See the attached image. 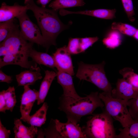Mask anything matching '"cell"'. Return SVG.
I'll list each match as a JSON object with an SVG mask.
<instances>
[{"instance_id":"21","label":"cell","mask_w":138,"mask_h":138,"mask_svg":"<svg viewBox=\"0 0 138 138\" xmlns=\"http://www.w3.org/2000/svg\"><path fill=\"white\" fill-rule=\"evenodd\" d=\"M114 30L110 32L102 41L103 44L110 49H114L118 47L122 42L120 33L116 30Z\"/></svg>"},{"instance_id":"18","label":"cell","mask_w":138,"mask_h":138,"mask_svg":"<svg viewBox=\"0 0 138 138\" xmlns=\"http://www.w3.org/2000/svg\"><path fill=\"white\" fill-rule=\"evenodd\" d=\"M29 57L37 64H42L51 68H56L53 56L47 53L38 52L32 49L30 52Z\"/></svg>"},{"instance_id":"11","label":"cell","mask_w":138,"mask_h":138,"mask_svg":"<svg viewBox=\"0 0 138 138\" xmlns=\"http://www.w3.org/2000/svg\"><path fill=\"white\" fill-rule=\"evenodd\" d=\"M111 96L114 98L129 100L138 96V89L123 78L119 79L116 88L112 89Z\"/></svg>"},{"instance_id":"29","label":"cell","mask_w":138,"mask_h":138,"mask_svg":"<svg viewBox=\"0 0 138 138\" xmlns=\"http://www.w3.org/2000/svg\"><path fill=\"white\" fill-rule=\"evenodd\" d=\"M121 1L129 20L132 22L134 21L135 20V18L134 17L135 13L132 0Z\"/></svg>"},{"instance_id":"25","label":"cell","mask_w":138,"mask_h":138,"mask_svg":"<svg viewBox=\"0 0 138 138\" xmlns=\"http://www.w3.org/2000/svg\"><path fill=\"white\" fill-rule=\"evenodd\" d=\"M111 28L118 30L123 34L132 36L137 30L135 27L130 25L120 22H113L111 25Z\"/></svg>"},{"instance_id":"1","label":"cell","mask_w":138,"mask_h":138,"mask_svg":"<svg viewBox=\"0 0 138 138\" xmlns=\"http://www.w3.org/2000/svg\"><path fill=\"white\" fill-rule=\"evenodd\" d=\"M19 26L15 23L6 38L0 43L7 49L6 60L10 65H19L30 70H39L37 64L28 60L33 43L28 42L24 38Z\"/></svg>"},{"instance_id":"26","label":"cell","mask_w":138,"mask_h":138,"mask_svg":"<svg viewBox=\"0 0 138 138\" xmlns=\"http://www.w3.org/2000/svg\"><path fill=\"white\" fill-rule=\"evenodd\" d=\"M14 19L0 23V42H2L6 38L13 28L14 24Z\"/></svg>"},{"instance_id":"14","label":"cell","mask_w":138,"mask_h":138,"mask_svg":"<svg viewBox=\"0 0 138 138\" xmlns=\"http://www.w3.org/2000/svg\"><path fill=\"white\" fill-rule=\"evenodd\" d=\"M116 12L115 9H98L91 10L72 12L62 9L59 10V13L61 16H64L70 14H77L90 16L100 18L112 19L116 17L115 14Z\"/></svg>"},{"instance_id":"30","label":"cell","mask_w":138,"mask_h":138,"mask_svg":"<svg viewBox=\"0 0 138 138\" xmlns=\"http://www.w3.org/2000/svg\"><path fill=\"white\" fill-rule=\"evenodd\" d=\"M10 134V131L7 130L2 124L0 121V138H8Z\"/></svg>"},{"instance_id":"22","label":"cell","mask_w":138,"mask_h":138,"mask_svg":"<svg viewBox=\"0 0 138 138\" xmlns=\"http://www.w3.org/2000/svg\"><path fill=\"white\" fill-rule=\"evenodd\" d=\"M119 134L116 135V138H135L138 137V121L135 120L123 129H119Z\"/></svg>"},{"instance_id":"28","label":"cell","mask_w":138,"mask_h":138,"mask_svg":"<svg viewBox=\"0 0 138 138\" xmlns=\"http://www.w3.org/2000/svg\"><path fill=\"white\" fill-rule=\"evenodd\" d=\"M129 111L133 119L138 121V96L128 101Z\"/></svg>"},{"instance_id":"24","label":"cell","mask_w":138,"mask_h":138,"mask_svg":"<svg viewBox=\"0 0 138 138\" xmlns=\"http://www.w3.org/2000/svg\"><path fill=\"white\" fill-rule=\"evenodd\" d=\"M2 91L5 100L7 109L12 112L16 102L15 88L14 86H10L6 90Z\"/></svg>"},{"instance_id":"6","label":"cell","mask_w":138,"mask_h":138,"mask_svg":"<svg viewBox=\"0 0 138 138\" xmlns=\"http://www.w3.org/2000/svg\"><path fill=\"white\" fill-rule=\"evenodd\" d=\"M99 95L104 103L105 111L123 128L134 121L127 108L128 100L113 98L111 94L103 92Z\"/></svg>"},{"instance_id":"23","label":"cell","mask_w":138,"mask_h":138,"mask_svg":"<svg viewBox=\"0 0 138 138\" xmlns=\"http://www.w3.org/2000/svg\"><path fill=\"white\" fill-rule=\"evenodd\" d=\"M119 72L123 79L138 89V74L134 72L133 69L130 67H125L120 70Z\"/></svg>"},{"instance_id":"27","label":"cell","mask_w":138,"mask_h":138,"mask_svg":"<svg viewBox=\"0 0 138 138\" xmlns=\"http://www.w3.org/2000/svg\"><path fill=\"white\" fill-rule=\"evenodd\" d=\"M80 38L69 39L67 48L71 54L75 55L82 53L80 43Z\"/></svg>"},{"instance_id":"17","label":"cell","mask_w":138,"mask_h":138,"mask_svg":"<svg viewBox=\"0 0 138 138\" xmlns=\"http://www.w3.org/2000/svg\"><path fill=\"white\" fill-rule=\"evenodd\" d=\"M40 71L25 70L16 75V77L18 86L33 85L37 80L42 78Z\"/></svg>"},{"instance_id":"34","label":"cell","mask_w":138,"mask_h":138,"mask_svg":"<svg viewBox=\"0 0 138 138\" xmlns=\"http://www.w3.org/2000/svg\"><path fill=\"white\" fill-rule=\"evenodd\" d=\"M133 37L135 39L138 40V29H137Z\"/></svg>"},{"instance_id":"33","label":"cell","mask_w":138,"mask_h":138,"mask_svg":"<svg viewBox=\"0 0 138 138\" xmlns=\"http://www.w3.org/2000/svg\"><path fill=\"white\" fill-rule=\"evenodd\" d=\"M51 0H37V3L38 4H40L41 7H45L46 5Z\"/></svg>"},{"instance_id":"10","label":"cell","mask_w":138,"mask_h":138,"mask_svg":"<svg viewBox=\"0 0 138 138\" xmlns=\"http://www.w3.org/2000/svg\"><path fill=\"white\" fill-rule=\"evenodd\" d=\"M71 54L66 45L58 48L53 53L57 70H60L74 75V72Z\"/></svg>"},{"instance_id":"4","label":"cell","mask_w":138,"mask_h":138,"mask_svg":"<svg viewBox=\"0 0 138 138\" xmlns=\"http://www.w3.org/2000/svg\"><path fill=\"white\" fill-rule=\"evenodd\" d=\"M105 62L95 64L78 63L76 76L80 80L90 82L103 92L111 95V85L106 76L104 70Z\"/></svg>"},{"instance_id":"31","label":"cell","mask_w":138,"mask_h":138,"mask_svg":"<svg viewBox=\"0 0 138 138\" xmlns=\"http://www.w3.org/2000/svg\"><path fill=\"white\" fill-rule=\"evenodd\" d=\"M12 77L5 74L2 70H0V82L10 83L12 81Z\"/></svg>"},{"instance_id":"2","label":"cell","mask_w":138,"mask_h":138,"mask_svg":"<svg viewBox=\"0 0 138 138\" xmlns=\"http://www.w3.org/2000/svg\"><path fill=\"white\" fill-rule=\"evenodd\" d=\"M24 4L28 10H31L37 21L41 33L49 46L55 45L58 35L67 29L70 24H64L59 19L58 10L49 9L37 5L33 0H25Z\"/></svg>"},{"instance_id":"16","label":"cell","mask_w":138,"mask_h":138,"mask_svg":"<svg viewBox=\"0 0 138 138\" xmlns=\"http://www.w3.org/2000/svg\"><path fill=\"white\" fill-rule=\"evenodd\" d=\"M45 75L40 85L37 104L39 105L43 102L48 94L51 85L57 76V73L48 70L45 71Z\"/></svg>"},{"instance_id":"8","label":"cell","mask_w":138,"mask_h":138,"mask_svg":"<svg viewBox=\"0 0 138 138\" xmlns=\"http://www.w3.org/2000/svg\"><path fill=\"white\" fill-rule=\"evenodd\" d=\"M24 89L21 98L20 111L21 117L20 119L27 122L34 103L38 99L39 91L34 89H31L28 85L24 86Z\"/></svg>"},{"instance_id":"19","label":"cell","mask_w":138,"mask_h":138,"mask_svg":"<svg viewBox=\"0 0 138 138\" xmlns=\"http://www.w3.org/2000/svg\"><path fill=\"white\" fill-rule=\"evenodd\" d=\"M48 106L44 102L41 107L32 115L30 116L27 123L31 125L41 127L44 124L46 120V114Z\"/></svg>"},{"instance_id":"20","label":"cell","mask_w":138,"mask_h":138,"mask_svg":"<svg viewBox=\"0 0 138 138\" xmlns=\"http://www.w3.org/2000/svg\"><path fill=\"white\" fill-rule=\"evenodd\" d=\"M84 0H54L49 4V7L55 10L64 8L84 6Z\"/></svg>"},{"instance_id":"7","label":"cell","mask_w":138,"mask_h":138,"mask_svg":"<svg viewBox=\"0 0 138 138\" xmlns=\"http://www.w3.org/2000/svg\"><path fill=\"white\" fill-rule=\"evenodd\" d=\"M26 12L16 17L19 21L22 36L26 40L45 48L47 51L50 47L43 36L39 26L31 20Z\"/></svg>"},{"instance_id":"13","label":"cell","mask_w":138,"mask_h":138,"mask_svg":"<svg viewBox=\"0 0 138 138\" xmlns=\"http://www.w3.org/2000/svg\"><path fill=\"white\" fill-rule=\"evenodd\" d=\"M27 7L15 3L12 6L7 5L2 3L0 8V22L14 19L28 10Z\"/></svg>"},{"instance_id":"3","label":"cell","mask_w":138,"mask_h":138,"mask_svg":"<svg viewBox=\"0 0 138 138\" xmlns=\"http://www.w3.org/2000/svg\"><path fill=\"white\" fill-rule=\"evenodd\" d=\"M99 94L98 92H92L78 99L62 95L59 109L65 113L67 120L77 123L82 117L91 114L97 108L104 106Z\"/></svg>"},{"instance_id":"9","label":"cell","mask_w":138,"mask_h":138,"mask_svg":"<svg viewBox=\"0 0 138 138\" xmlns=\"http://www.w3.org/2000/svg\"><path fill=\"white\" fill-rule=\"evenodd\" d=\"M54 121L56 130L62 137L87 138L82 129L77 123L68 120L65 123L61 122L57 119Z\"/></svg>"},{"instance_id":"5","label":"cell","mask_w":138,"mask_h":138,"mask_svg":"<svg viewBox=\"0 0 138 138\" xmlns=\"http://www.w3.org/2000/svg\"><path fill=\"white\" fill-rule=\"evenodd\" d=\"M82 129L87 138H113L116 135L112 118L106 111L90 117Z\"/></svg>"},{"instance_id":"32","label":"cell","mask_w":138,"mask_h":138,"mask_svg":"<svg viewBox=\"0 0 138 138\" xmlns=\"http://www.w3.org/2000/svg\"><path fill=\"white\" fill-rule=\"evenodd\" d=\"M6 102L2 91L0 93V111L5 112L7 110Z\"/></svg>"},{"instance_id":"15","label":"cell","mask_w":138,"mask_h":138,"mask_svg":"<svg viewBox=\"0 0 138 138\" xmlns=\"http://www.w3.org/2000/svg\"><path fill=\"white\" fill-rule=\"evenodd\" d=\"M21 119H16L14 120V128L15 138H33L35 137L38 133L37 128L31 126L28 127L24 125Z\"/></svg>"},{"instance_id":"12","label":"cell","mask_w":138,"mask_h":138,"mask_svg":"<svg viewBox=\"0 0 138 138\" xmlns=\"http://www.w3.org/2000/svg\"><path fill=\"white\" fill-rule=\"evenodd\" d=\"M57 82L62 87L63 93L62 95L76 99L80 98L77 93L74 87L72 75L63 71L57 70Z\"/></svg>"}]
</instances>
